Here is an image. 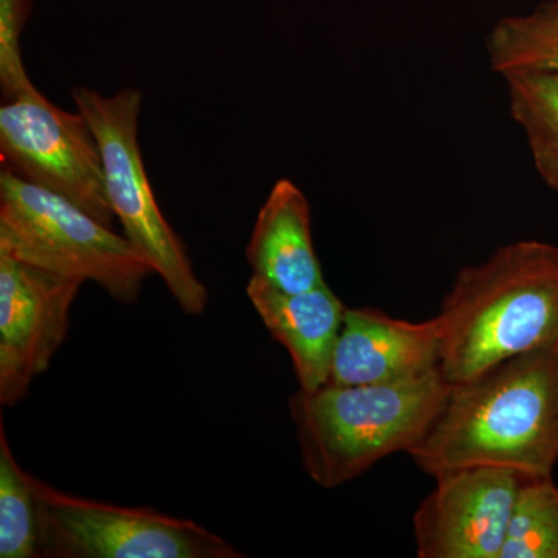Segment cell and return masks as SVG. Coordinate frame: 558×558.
Returning a JSON list of instances; mask_svg holds the SVG:
<instances>
[{
	"mask_svg": "<svg viewBox=\"0 0 558 558\" xmlns=\"http://www.w3.org/2000/svg\"><path fill=\"white\" fill-rule=\"evenodd\" d=\"M409 454L432 478L475 465L553 476L558 461L556 344L451 385L438 416Z\"/></svg>",
	"mask_w": 558,
	"mask_h": 558,
	"instance_id": "cell-1",
	"label": "cell"
},
{
	"mask_svg": "<svg viewBox=\"0 0 558 558\" xmlns=\"http://www.w3.org/2000/svg\"><path fill=\"white\" fill-rule=\"evenodd\" d=\"M440 365L450 385L558 340V247L510 242L462 267L435 317Z\"/></svg>",
	"mask_w": 558,
	"mask_h": 558,
	"instance_id": "cell-2",
	"label": "cell"
},
{
	"mask_svg": "<svg viewBox=\"0 0 558 558\" xmlns=\"http://www.w3.org/2000/svg\"><path fill=\"white\" fill-rule=\"evenodd\" d=\"M440 371L414 380L299 389L289 400L301 462L319 487L357 480L381 459L409 453L450 395Z\"/></svg>",
	"mask_w": 558,
	"mask_h": 558,
	"instance_id": "cell-3",
	"label": "cell"
},
{
	"mask_svg": "<svg viewBox=\"0 0 558 558\" xmlns=\"http://www.w3.org/2000/svg\"><path fill=\"white\" fill-rule=\"evenodd\" d=\"M0 250L39 269L95 282L123 304L137 303L154 274L124 234L5 170H0Z\"/></svg>",
	"mask_w": 558,
	"mask_h": 558,
	"instance_id": "cell-4",
	"label": "cell"
},
{
	"mask_svg": "<svg viewBox=\"0 0 558 558\" xmlns=\"http://www.w3.org/2000/svg\"><path fill=\"white\" fill-rule=\"evenodd\" d=\"M72 97L97 137L110 207L124 236L163 279L180 310L191 317L204 314L208 290L197 278L182 240L165 219L146 174L138 142L142 92L126 87L106 97L76 87Z\"/></svg>",
	"mask_w": 558,
	"mask_h": 558,
	"instance_id": "cell-5",
	"label": "cell"
},
{
	"mask_svg": "<svg viewBox=\"0 0 558 558\" xmlns=\"http://www.w3.org/2000/svg\"><path fill=\"white\" fill-rule=\"evenodd\" d=\"M40 558H241L194 521L62 494L35 478Z\"/></svg>",
	"mask_w": 558,
	"mask_h": 558,
	"instance_id": "cell-6",
	"label": "cell"
},
{
	"mask_svg": "<svg viewBox=\"0 0 558 558\" xmlns=\"http://www.w3.org/2000/svg\"><path fill=\"white\" fill-rule=\"evenodd\" d=\"M0 170L60 194L113 229L97 137L83 113L51 105L36 87L0 108Z\"/></svg>",
	"mask_w": 558,
	"mask_h": 558,
	"instance_id": "cell-7",
	"label": "cell"
},
{
	"mask_svg": "<svg viewBox=\"0 0 558 558\" xmlns=\"http://www.w3.org/2000/svg\"><path fill=\"white\" fill-rule=\"evenodd\" d=\"M81 279L62 277L0 250V403L14 407L64 343Z\"/></svg>",
	"mask_w": 558,
	"mask_h": 558,
	"instance_id": "cell-8",
	"label": "cell"
},
{
	"mask_svg": "<svg viewBox=\"0 0 558 558\" xmlns=\"http://www.w3.org/2000/svg\"><path fill=\"white\" fill-rule=\"evenodd\" d=\"M535 476L475 465L435 476L413 515L418 558H501L521 487Z\"/></svg>",
	"mask_w": 558,
	"mask_h": 558,
	"instance_id": "cell-9",
	"label": "cell"
},
{
	"mask_svg": "<svg viewBox=\"0 0 558 558\" xmlns=\"http://www.w3.org/2000/svg\"><path fill=\"white\" fill-rule=\"evenodd\" d=\"M439 365L438 319L413 323L373 307H348L329 384H396L436 373Z\"/></svg>",
	"mask_w": 558,
	"mask_h": 558,
	"instance_id": "cell-10",
	"label": "cell"
},
{
	"mask_svg": "<svg viewBox=\"0 0 558 558\" xmlns=\"http://www.w3.org/2000/svg\"><path fill=\"white\" fill-rule=\"evenodd\" d=\"M247 295L271 337L289 352L301 389L329 384L333 351L348 307L328 284L288 293L250 278Z\"/></svg>",
	"mask_w": 558,
	"mask_h": 558,
	"instance_id": "cell-11",
	"label": "cell"
},
{
	"mask_svg": "<svg viewBox=\"0 0 558 558\" xmlns=\"http://www.w3.org/2000/svg\"><path fill=\"white\" fill-rule=\"evenodd\" d=\"M245 255L253 277L281 292L325 284L312 240L310 202L292 180L275 183L259 209Z\"/></svg>",
	"mask_w": 558,
	"mask_h": 558,
	"instance_id": "cell-12",
	"label": "cell"
},
{
	"mask_svg": "<svg viewBox=\"0 0 558 558\" xmlns=\"http://www.w3.org/2000/svg\"><path fill=\"white\" fill-rule=\"evenodd\" d=\"M484 46L488 65L501 78L519 72L558 75V0L538 3L531 13L502 17Z\"/></svg>",
	"mask_w": 558,
	"mask_h": 558,
	"instance_id": "cell-13",
	"label": "cell"
},
{
	"mask_svg": "<svg viewBox=\"0 0 558 558\" xmlns=\"http://www.w3.org/2000/svg\"><path fill=\"white\" fill-rule=\"evenodd\" d=\"M510 117L526 138L539 178L558 193V75L542 72L502 76Z\"/></svg>",
	"mask_w": 558,
	"mask_h": 558,
	"instance_id": "cell-14",
	"label": "cell"
},
{
	"mask_svg": "<svg viewBox=\"0 0 558 558\" xmlns=\"http://www.w3.org/2000/svg\"><path fill=\"white\" fill-rule=\"evenodd\" d=\"M0 558H40L39 501L35 476L11 451L0 422Z\"/></svg>",
	"mask_w": 558,
	"mask_h": 558,
	"instance_id": "cell-15",
	"label": "cell"
},
{
	"mask_svg": "<svg viewBox=\"0 0 558 558\" xmlns=\"http://www.w3.org/2000/svg\"><path fill=\"white\" fill-rule=\"evenodd\" d=\"M501 558H558V486L535 476L521 487Z\"/></svg>",
	"mask_w": 558,
	"mask_h": 558,
	"instance_id": "cell-16",
	"label": "cell"
},
{
	"mask_svg": "<svg viewBox=\"0 0 558 558\" xmlns=\"http://www.w3.org/2000/svg\"><path fill=\"white\" fill-rule=\"evenodd\" d=\"M33 0H0V89L3 102L32 90L22 61L21 35L31 17Z\"/></svg>",
	"mask_w": 558,
	"mask_h": 558,
	"instance_id": "cell-17",
	"label": "cell"
},
{
	"mask_svg": "<svg viewBox=\"0 0 558 558\" xmlns=\"http://www.w3.org/2000/svg\"><path fill=\"white\" fill-rule=\"evenodd\" d=\"M556 349H557V352H558V340H557V343H556Z\"/></svg>",
	"mask_w": 558,
	"mask_h": 558,
	"instance_id": "cell-18",
	"label": "cell"
}]
</instances>
